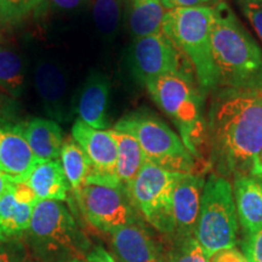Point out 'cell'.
Masks as SVG:
<instances>
[{"instance_id":"e575fe53","label":"cell","mask_w":262,"mask_h":262,"mask_svg":"<svg viewBox=\"0 0 262 262\" xmlns=\"http://www.w3.org/2000/svg\"><path fill=\"white\" fill-rule=\"evenodd\" d=\"M16 178H14V176H10L6 175V173L0 172V196H2L3 193L6 191V188L10 186V183L14 182Z\"/></svg>"},{"instance_id":"83f0119b","label":"cell","mask_w":262,"mask_h":262,"mask_svg":"<svg viewBox=\"0 0 262 262\" xmlns=\"http://www.w3.org/2000/svg\"><path fill=\"white\" fill-rule=\"evenodd\" d=\"M28 250L21 239L0 241V262H26Z\"/></svg>"},{"instance_id":"ffe728a7","label":"cell","mask_w":262,"mask_h":262,"mask_svg":"<svg viewBox=\"0 0 262 262\" xmlns=\"http://www.w3.org/2000/svg\"><path fill=\"white\" fill-rule=\"evenodd\" d=\"M15 182L16 180L10 183L0 196V241L21 239L31 225L35 204H29L18 198L15 192Z\"/></svg>"},{"instance_id":"1f68e13d","label":"cell","mask_w":262,"mask_h":262,"mask_svg":"<svg viewBox=\"0 0 262 262\" xmlns=\"http://www.w3.org/2000/svg\"><path fill=\"white\" fill-rule=\"evenodd\" d=\"M210 262H249L247 257L244 256L237 249L232 248L227 250H222L212 255L210 257Z\"/></svg>"},{"instance_id":"cb8c5ba5","label":"cell","mask_w":262,"mask_h":262,"mask_svg":"<svg viewBox=\"0 0 262 262\" xmlns=\"http://www.w3.org/2000/svg\"><path fill=\"white\" fill-rule=\"evenodd\" d=\"M0 89L17 98L25 90V63L12 48L0 45Z\"/></svg>"},{"instance_id":"d6986e66","label":"cell","mask_w":262,"mask_h":262,"mask_svg":"<svg viewBox=\"0 0 262 262\" xmlns=\"http://www.w3.org/2000/svg\"><path fill=\"white\" fill-rule=\"evenodd\" d=\"M22 136L38 160L60 158L64 142L63 131L54 120L33 118L22 124Z\"/></svg>"},{"instance_id":"52a82bcc","label":"cell","mask_w":262,"mask_h":262,"mask_svg":"<svg viewBox=\"0 0 262 262\" xmlns=\"http://www.w3.org/2000/svg\"><path fill=\"white\" fill-rule=\"evenodd\" d=\"M157 106L178 127L180 137L194 157L203 137L202 91L194 79L178 75H164L145 84Z\"/></svg>"},{"instance_id":"ba28073f","label":"cell","mask_w":262,"mask_h":262,"mask_svg":"<svg viewBox=\"0 0 262 262\" xmlns=\"http://www.w3.org/2000/svg\"><path fill=\"white\" fill-rule=\"evenodd\" d=\"M180 176L145 162L127 191L146 220L163 233L172 234V194Z\"/></svg>"},{"instance_id":"3957f363","label":"cell","mask_w":262,"mask_h":262,"mask_svg":"<svg viewBox=\"0 0 262 262\" xmlns=\"http://www.w3.org/2000/svg\"><path fill=\"white\" fill-rule=\"evenodd\" d=\"M25 235L39 262L84 261L90 250V241L62 202L39 201Z\"/></svg>"},{"instance_id":"5b68a950","label":"cell","mask_w":262,"mask_h":262,"mask_svg":"<svg viewBox=\"0 0 262 262\" xmlns=\"http://www.w3.org/2000/svg\"><path fill=\"white\" fill-rule=\"evenodd\" d=\"M114 130L133 135L140 143L146 162L178 173H194V156L181 137L159 117L147 110L125 114Z\"/></svg>"},{"instance_id":"ac0fdd59","label":"cell","mask_w":262,"mask_h":262,"mask_svg":"<svg viewBox=\"0 0 262 262\" xmlns=\"http://www.w3.org/2000/svg\"><path fill=\"white\" fill-rule=\"evenodd\" d=\"M18 182L27 183L39 201L64 202L70 191V183L58 159L39 160Z\"/></svg>"},{"instance_id":"6da1fadb","label":"cell","mask_w":262,"mask_h":262,"mask_svg":"<svg viewBox=\"0 0 262 262\" xmlns=\"http://www.w3.org/2000/svg\"><path fill=\"white\" fill-rule=\"evenodd\" d=\"M216 155L229 169L250 175L262 158V91L221 93L210 113Z\"/></svg>"},{"instance_id":"d4e9b609","label":"cell","mask_w":262,"mask_h":262,"mask_svg":"<svg viewBox=\"0 0 262 262\" xmlns=\"http://www.w3.org/2000/svg\"><path fill=\"white\" fill-rule=\"evenodd\" d=\"M122 0H94L93 16L96 27L106 38L116 35L122 21Z\"/></svg>"},{"instance_id":"e0dca14e","label":"cell","mask_w":262,"mask_h":262,"mask_svg":"<svg viewBox=\"0 0 262 262\" xmlns=\"http://www.w3.org/2000/svg\"><path fill=\"white\" fill-rule=\"evenodd\" d=\"M234 202L238 220L248 235L262 228V180L251 175H237Z\"/></svg>"},{"instance_id":"f35d334b","label":"cell","mask_w":262,"mask_h":262,"mask_svg":"<svg viewBox=\"0 0 262 262\" xmlns=\"http://www.w3.org/2000/svg\"><path fill=\"white\" fill-rule=\"evenodd\" d=\"M26 262H39V261H37V260H32V261H28V260H27V261H26Z\"/></svg>"},{"instance_id":"836d02e7","label":"cell","mask_w":262,"mask_h":262,"mask_svg":"<svg viewBox=\"0 0 262 262\" xmlns=\"http://www.w3.org/2000/svg\"><path fill=\"white\" fill-rule=\"evenodd\" d=\"M44 2V0H42ZM49 4L61 10H75L84 4L86 0H48Z\"/></svg>"},{"instance_id":"4fadbf2b","label":"cell","mask_w":262,"mask_h":262,"mask_svg":"<svg viewBox=\"0 0 262 262\" xmlns=\"http://www.w3.org/2000/svg\"><path fill=\"white\" fill-rule=\"evenodd\" d=\"M110 96L111 83L108 78L100 72H91L72 102V113L77 114L78 119L94 129L106 130Z\"/></svg>"},{"instance_id":"f1b7e54d","label":"cell","mask_w":262,"mask_h":262,"mask_svg":"<svg viewBox=\"0 0 262 262\" xmlns=\"http://www.w3.org/2000/svg\"><path fill=\"white\" fill-rule=\"evenodd\" d=\"M235 2L262 41V0H235Z\"/></svg>"},{"instance_id":"7402d4cb","label":"cell","mask_w":262,"mask_h":262,"mask_svg":"<svg viewBox=\"0 0 262 262\" xmlns=\"http://www.w3.org/2000/svg\"><path fill=\"white\" fill-rule=\"evenodd\" d=\"M165 12L162 0H130L129 28L133 37L160 34Z\"/></svg>"},{"instance_id":"9c48e42d","label":"cell","mask_w":262,"mask_h":262,"mask_svg":"<svg viewBox=\"0 0 262 262\" xmlns=\"http://www.w3.org/2000/svg\"><path fill=\"white\" fill-rule=\"evenodd\" d=\"M78 204L95 228L113 233L134 222L133 201L120 183L88 180Z\"/></svg>"},{"instance_id":"8992f818","label":"cell","mask_w":262,"mask_h":262,"mask_svg":"<svg viewBox=\"0 0 262 262\" xmlns=\"http://www.w3.org/2000/svg\"><path fill=\"white\" fill-rule=\"evenodd\" d=\"M238 216L233 187L225 178L210 175L203 188L201 210L194 238L204 253L211 257L237 243Z\"/></svg>"},{"instance_id":"4dcf8cb0","label":"cell","mask_w":262,"mask_h":262,"mask_svg":"<svg viewBox=\"0 0 262 262\" xmlns=\"http://www.w3.org/2000/svg\"><path fill=\"white\" fill-rule=\"evenodd\" d=\"M164 8L171 9H192V8H214L220 0H162Z\"/></svg>"},{"instance_id":"4316f807","label":"cell","mask_w":262,"mask_h":262,"mask_svg":"<svg viewBox=\"0 0 262 262\" xmlns=\"http://www.w3.org/2000/svg\"><path fill=\"white\" fill-rule=\"evenodd\" d=\"M42 3V0H0V16L5 19L24 17Z\"/></svg>"},{"instance_id":"5bb4252c","label":"cell","mask_w":262,"mask_h":262,"mask_svg":"<svg viewBox=\"0 0 262 262\" xmlns=\"http://www.w3.org/2000/svg\"><path fill=\"white\" fill-rule=\"evenodd\" d=\"M35 89L47 114L58 122L70 119L72 111L67 107V78L62 68L50 60L35 66Z\"/></svg>"},{"instance_id":"44dd1931","label":"cell","mask_w":262,"mask_h":262,"mask_svg":"<svg viewBox=\"0 0 262 262\" xmlns=\"http://www.w3.org/2000/svg\"><path fill=\"white\" fill-rule=\"evenodd\" d=\"M116 140L117 157V178L119 182L129 191V187L140 172L146 159L141 149L140 143L133 135L118 130H110Z\"/></svg>"},{"instance_id":"484cf974","label":"cell","mask_w":262,"mask_h":262,"mask_svg":"<svg viewBox=\"0 0 262 262\" xmlns=\"http://www.w3.org/2000/svg\"><path fill=\"white\" fill-rule=\"evenodd\" d=\"M165 262H210V257L204 253L195 238L183 239L179 249L172 251Z\"/></svg>"},{"instance_id":"d590c367","label":"cell","mask_w":262,"mask_h":262,"mask_svg":"<svg viewBox=\"0 0 262 262\" xmlns=\"http://www.w3.org/2000/svg\"><path fill=\"white\" fill-rule=\"evenodd\" d=\"M251 176H255V178L262 180V166H261V168H258Z\"/></svg>"},{"instance_id":"74e56055","label":"cell","mask_w":262,"mask_h":262,"mask_svg":"<svg viewBox=\"0 0 262 262\" xmlns=\"http://www.w3.org/2000/svg\"><path fill=\"white\" fill-rule=\"evenodd\" d=\"M71 262H84V261H81V260H74V261H71Z\"/></svg>"},{"instance_id":"603a6c76","label":"cell","mask_w":262,"mask_h":262,"mask_svg":"<svg viewBox=\"0 0 262 262\" xmlns=\"http://www.w3.org/2000/svg\"><path fill=\"white\" fill-rule=\"evenodd\" d=\"M60 158L64 175L70 183V188L75 198L78 199L90 175V165L86 156L71 136L64 140L63 146L61 148Z\"/></svg>"},{"instance_id":"7a4b0ae2","label":"cell","mask_w":262,"mask_h":262,"mask_svg":"<svg viewBox=\"0 0 262 262\" xmlns=\"http://www.w3.org/2000/svg\"><path fill=\"white\" fill-rule=\"evenodd\" d=\"M211 47L221 93L262 91V49L225 2L212 8Z\"/></svg>"},{"instance_id":"d6a6232c","label":"cell","mask_w":262,"mask_h":262,"mask_svg":"<svg viewBox=\"0 0 262 262\" xmlns=\"http://www.w3.org/2000/svg\"><path fill=\"white\" fill-rule=\"evenodd\" d=\"M86 262H117L112 255L104 250L102 247L97 245L93 250L89 251L86 256Z\"/></svg>"},{"instance_id":"2e32d148","label":"cell","mask_w":262,"mask_h":262,"mask_svg":"<svg viewBox=\"0 0 262 262\" xmlns=\"http://www.w3.org/2000/svg\"><path fill=\"white\" fill-rule=\"evenodd\" d=\"M111 234L114 250L123 262H165L158 245L141 226L133 222Z\"/></svg>"},{"instance_id":"8fae6325","label":"cell","mask_w":262,"mask_h":262,"mask_svg":"<svg viewBox=\"0 0 262 262\" xmlns=\"http://www.w3.org/2000/svg\"><path fill=\"white\" fill-rule=\"evenodd\" d=\"M71 136L89 162L90 175L88 180L120 183L117 178V143L110 130L94 129L77 119L72 126Z\"/></svg>"},{"instance_id":"9a60e30c","label":"cell","mask_w":262,"mask_h":262,"mask_svg":"<svg viewBox=\"0 0 262 262\" xmlns=\"http://www.w3.org/2000/svg\"><path fill=\"white\" fill-rule=\"evenodd\" d=\"M38 162L22 136V124H12L0 116V172L19 181Z\"/></svg>"},{"instance_id":"7c38bea8","label":"cell","mask_w":262,"mask_h":262,"mask_svg":"<svg viewBox=\"0 0 262 262\" xmlns=\"http://www.w3.org/2000/svg\"><path fill=\"white\" fill-rule=\"evenodd\" d=\"M204 179L195 173H181L172 194V234L180 239L194 237Z\"/></svg>"},{"instance_id":"8d00e7d4","label":"cell","mask_w":262,"mask_h":262,"mask_svg":"<svg viewBox=\"0 0 262 262\" xmlns=\"http://www.w3.org/2000/svg\"><path fill=\"white\" fill-rule=\"evenodd\" d=\"M261 166H262V158H261V163H260V166H258V168H261ZM258 168H257V169H258ZM257 169H256V170H257ZM256 170H255V171H256ZM255 171H254V172H255ZM254 172H253V173H254Z\"/></svg>"},{"instance_id":"f546056e","label":"cell","mask_w":262,"mask_h":262,"mask_svg":"<svg viewBox=\"0 0 262 262\" xmlns=\"http://www.w3.org/2000/svg\"><path fill=\"white\" fill-rule=\"evenodd\" d=\"M244 256L249 262H262V228L256 233L248 235L244 244Z\"/></svg>"},{"instance_id":"277c9868","label":"cell","mask_w":262,"mask_h":262,"mask_svg":"<svg viewBox=\"0 0 262 262\" xmlns=\"http://www.w3.org/2000/svg\"><path fill=\"white\" fill-rule=\"evenodd\" d=\"M212 8L166 10L162 33L189 62L203 94L217 89L211 47Z\"/></svg>"},{"instance_id":"30bf717a","label":"cell","mask_w":262,"mask_h":262,"mask_svg":"<svg viewBox=\"0 0 262 262\" xmlns=\"http://www.w3.org/2000/svg\"><path fill=\"white\" fill-rule=\"evenodd\" d=\"M131 66L134 74L142 84L164 75L195 79L189 62L163 33L134 40Z\"/></svg>"}]
</instances>
